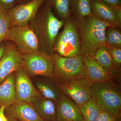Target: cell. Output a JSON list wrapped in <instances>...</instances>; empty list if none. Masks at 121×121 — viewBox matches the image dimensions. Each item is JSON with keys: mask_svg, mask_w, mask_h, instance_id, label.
Segmentation results:
<instances>
[{"mask_svg": "<svg viewBox=\"0 0 121 121\" xmlns=\"http://www.w3.org/2000/svg\"><path fill=\"white\" fill-rule=\"evenodd\" d=\"M52 78L61 86L75 79L85 78L83 57L81 55L72 58H65L54 53Z\"/></svg>", "mask_w": 121, "mask_h": 121, "instance_id": "3957f363", "label": "cell"}, {"mask_svg": "<svg viewBox=\"0 0 121 121\" xmlns=\"http://www.w3.org/2000/svg\"><path fill=\"white\" fill-rule=\"evenodd\" d=\"M92 98L104 111L116 117L119 115L121 107L120 86L111 79L92 84Z\"/></svg>", "mask_w": 121, "mask_h": 121, "instance_id": "277c9868", "label": "cell"}, {"mask_svg": "<svg viewBox=\"0 0 121 121\" xmlns=\"http://www.w3.org/2000/svg\"><path fill=\"white\" fill-rule=\"evenodd\" d=\"M84 62L85 78L91 84L106 82L113 77L112 72L104 69L94 59L89 56H82Z\"/></svg>", "mask_w": 121, "mask_h": 121, "instance_id": "5bb4252c", "label": "cell"}, {"mask_svg": "<svg viewBox=\"0 0 121 121\" xmlns=\"http://www.w3.org/2000/svg\"><path fill=\"white\" fill-rule=\"evenodd\" d=\"M112 56L114 65L117 68L121 64V47H113L108 48Z\"/></svg>", "mask_w": 121, "mask_h": 121, "instance_id": "d4e9b609", "label": "cell"}, {"mask_svg": "<svg viewBox=\"0 0 121 121\" xmlns=\"http://www.w3.org/2000/svg\"><path fill=\"white\" fill-rule=\"evenodd\" d=\"M6 107L5 106H0V121H8L4 113Z\"/></svg>", "mask_w": 121, "mask_h": 121, "instance_id": "f1b7e54d", "label": "cell"}, {"mask_svg": "<svg viewBox=\"0 0 121 121\" xmlns=\"http://www.w3.org/2000/svg\"><path fill=\"white\" fill-rule=\"evenodd\" d=\"M15 81L14 72L7 76L0 84V106L8 107L16 100Z\"/></svg>", "mask_w": 121, "mask_h": 121, "instance_id": "e0dca14e", "label": "cell"}, {"mask_svg": "<svg viewBox=\"0 0 121 121\" xmlns=\"http://www.w3.org/2000/svg\"><path fill=\"white\" fill-rule=\"evenodd\" d=\"M70 12L78 18H82L92 14L90 0H70Z\"/></svg>", "mask_w": 121, "mask_h": 121, "instance_id": "44dd1931", "label": "cell"}, {"mask_svg": "<svg viewBox=\"0 0 121 121\" xmlns=\"http://www.w3.org/2000/svg\"><path fill=\"white\" fill-rule=\"evenodd\" d=\"M31 104L38 114L44 120H56V101L42 95L34 98Z\"/></svg>", "mask_w": 121, "mask_h": 121, "instance_id": "2e32d148", "label": "cell"}, {"mask_svg": "<svg viewBox=\"0 0 121 121\" xmlns=\"http://www.w3.org/2000/svg\"><path fill=\"white\" fill-rule=\"evenodd\" d=\"M15 85L16 98L17 101L31 104L34 98L41 95L22 67L15 72Z\"/></svg>", "mask_w": 121, "mask_h": 121, "instance_id": "8fae6325", "label": "cell"}, {"mask_svg": "<svg viewBox=\"0 0 121 121\" xmlns=\"http://www.w3.org/2000/svg\"><path fill=\"white\" fill-rule=\"evenodd\" d=\"M43 121H57V120H55V121H48V120H44Z\"/></svg>", "mask_w": 121, "mask_h": 121, "instance_id": "d6a6232c", "label": "cell"}, {"mask_svg": "<svg viewBox=\"0 0 121 121\" xmlns=\"http://www.w3.org/2000/svg\"><path fill=\"white\" fill-rule=\"evenodd\" d=\"M52 8L61 18H67L70 13V0H46Z\"/></svg>", "mask_w": 121, "mask_h": 121, "instance_id": "7402d4cb", "label": "cell"}, {"mask_svg": "<svg viewBox=\"0 0 121 121\" xmlns=\"http://www.w3.org/2000/svg\"><path fill=\"white\" fill-rule=\"evenodd\" d=\"M22 67L28 74L52 77L54 69L52 56L39 50L22 55Z\"/></svg>", "mask_w": 121, "mask_h": 121, "instance_id": "8992f818", "label": "cell"}, {"mask_svg": "<svg viewBox=\"0 0 121 121\" xmlns=\"http://www.w3.org/2000/svg\"><path fill=\"white\" fill-rule=\"evenodd\" d=\"M7 41H4L0 43V61L5 51Z\"/></svg>", "mask_w": 121, "mask_h": 121, "instance_id": "f546056e", "label": "cell"}, {"mask_svg": "<svg viewBox=\"0 0 121 121\" xmlns=\"http://www.w3.org/2000/svg\"><path fill=\"white\" fill-rule=\"evenodd\" d=\"M38 91L44 97L57 101L63 93L61 86L55 81L44 80L35 83Z\"/></svg>", "mask_w": 121, "mask_h": 121, "instance_id": "ac0fdd59", "label": "cell"}, {"mask_svg": "<svg viewBox=\"0 0 121 121\" xmlns=\"http://www.w3.org/2000/svg\"><path fill=\"white\" fill-rule=\"evenodd\" d=\"M9 40L14 44L21 55L29 54L39 50L38 39L29 24L11 27Z\"/></svg>", "mask_w": 121, "mask_h": 121, "instance_id": "52a82bcc", "label": "cell"}, {"mask_svg": "<svg viewBox=\"0 0 121 121\" xmlns=\"http://www.w3.org/2000/svg\"><path fill=\"white\" fill-rule=\"evenodd\" d=\"M11 27L7 11L0 8V43L9 41Z\"/></svg>", "mask_w": 121, "mask_h": 121, "instance_id": "603a6c76", "label": "cell"}, {"mask_svg": "<svg viewBox=\"0 0 121 121\" xmlns=\"http://www.w3.org/2000/svg\"><path fill=\"white\" fill-rule=\"evenodd\" d=\"M52 9L45 1L29 24L37 36L39 50L52 56L59 30L64 25L63 21L55 16Z\"/></svg>", "mask_w": 121, "mask_h": 121, "instance_id": "6da1fadb", "label": "cell"}, {"mask_svg": "<svg viewBox=\"0 0 121 121\" xmlns=\"http://www.w3.org/2000/svg\"><path fill=\"white\" fill-rule=\"evenodd\" d=\"M93 58L99 64L108 71L112 72L117 68L109 49L106 47L99 48Z\"/></svg>", "mask_w": 121, "mask_h": 121, "instance_id": "d6986e66", "label": "cell"}, {"mask_svg": "<svg viewBox=\"0 0 121 121\" xmlns=\"http://www.w3.org/2000/svg\"><path fill=\"white\" fill-rule=\"evenodd\" d=\"M117 117L110 113L102 111L95 121H116Z\"/></svg>", "mask_w": 121, "mask_h": 121, "instance_id": "4316f807", "label": "cell"}, {"mask_svg": "<svg viewBox=\"0 0 121 121\" xmlns=\"http://www.w3.org/2000/svg\"><path fill=\"white\" fill-rule=\"evenodd\" d=\"M46 0H32L7 11L11 27L29 24Z\"/></svg>", "mask_w": 121, "mask_h": 121, "instance_id": "ba28073f", "label": "cell"}, {"mask_svg": "<svg viewBox=\"0 0 121 121\" xmlns=\"http://www.w3.org/2000/svg\"><path fill=\"white\" fill-rule=\"evenodd\" d=\"M18 4L17 0H0V8L8 11Z\"/></svg>", "mask_w": 121, "mask_h": 121, "instance_id": "484cf974", "label": "cell"}, {"mask_svg": "<svg viewBox=\"0 0 121 121\" xmlns=\"http://www.w3.org/2000/svg\"><path fill=\"white\" fill-rule=\"evenodd\" d=\"M77 25L80 37V55L94 57L99 48L106 47V30L112 27L93 13L78 18Z\"/></svg>", "mask_w": 121, "mask_h": 121, "instance_id": "7a4b0ae2", "label": "cell"}, {"mask_svg": "<svg viewBox=\"0 0 121 121\" xmlns=\"http://www.w3.org/2000/svg\"><path fill=\"white\" fill-rule=\"evenodd\" d=\"M106 47H121V34L118 30L110 29L106 31Z\"/></svg>", "mask_w": 121, "mask_h": 121, "instance_id": "cb8c5ba5", "label": "cell"}, {"mask_svg": "<svg viewBox=\"0 0 121 121\" xmlns=\"http://www.w3.org/2000/svg\"><path fill=\"white\" fill-rule=\"evenodd\" d=\"M79 107L84 121H95L103 111L92 98Z\"/></svg>", "mask_w": 121, "mask_h": 121, "instance_id": "ffe728a7", "label": "cell"}, {"mask_svg": "<svg viewBox=\"0 0 121 121\" xmlns=\"http://www.w3.org/2000/svg\"><path fill=\"white\" fill-rule=\"evenodd\" d=\"M106 4L114 8H121V0H102Z\"/></svg>", "mask_w": 121, "mask_h": 121, "instance_id": "83f0119b", "label": "cell"}, {"mask_svg": "<svg viewBox=\"0 0 121 121\" xmlns=\"http://www.w3.org/2000/svg\"><path fill=\"white\" fill-rule=\"evenodd\" d=\"M4 113L19 121H43L44 119L36 112L31 104L16 100L11 106L6 107Z\"/></svg>", "mask_w": 121, "mask_h": 121, "instance_id": "9a60e30c", "label": "cell"}, {"mask_svg": "<svg viewBox=\"0 0 121 121\" xmlns=\"http://www.w3.org/2000/svg\"><path fill=\"white\" fill-rule=\"evenodd\" d=\"M90 1L92 13L96 17L112 27H121V8H114L102 0H90Z\"/></svg>", "mask_w": 121, "mask_h": 121, "instance_id": "7c38bea8", "label": "cell"}, {"mask_svg": "<svg viewBox=\"0 0 121 121\" xmlns=\"http://www.w3.org/2000/svg\"><path fill=\"white\" fill-rule=\"evenodd\" d=\"M5 114L8 121H19L8 114Z\"/></svg>", "mask_w": 121, "mask_h": 121, "instance_id": "4dcf8cb0", "label": "cell"}, {"mask_svg": "<svg viewBox=\"0 0 121 121\" xmlns=\"http://www.w3.org/2000/svg\"><path fill=\"white\" fill-rule=\"evenodd\" d=\"M22 55L12 41H7L5 51L0 61V84L7 76L22 67Z\"/></svg>", "mask_w": 121, "mask_h": 121, "instance_id": "30bf717a", "label": "cell"}, {"mask_svg": "<svg viewBox=\"0 0 121 121\" xmlns=\"http://www.w3.org/2000/svg\"><path fill=\"white\" fill-rule=\"evenodd\" d=\"M63 93L80 106L93 97L92 84L85 78L71 80L61 86Z\"/></svg>", "mask_w": 121, "mask_h": 121, "instance_id": "9c48e42d", "label": "cell"}, {"mask_svg": "<svg viewBox=\"0 0 121 121\" xmlns=\"http://www.w3.org/2000/svg\"><path fill=\"white\" fill-rule=\"evenodd\" d=\"M54 51L65 58H72L80 55V37L77 24L67 21L58 38L56 40Z\"/></svg>", "mask_w": 121, "mask_h": 121, "instance_id": "5b68a950", "label": "cell"}, {"mask_svg": "<svg viewBox=\"0 0 121 121\" xmlns=\"http://www.w3.org/2000/svg\"><path fill=\"white\" fill-rule=\"evenodd\" d=\"M56 120L84 121L79 106L64 94L56 101Z\"/></svg>", "mask_w": 121, "mask_h": 121, "instance_id": "4fadbf2b", "label": "cell"}, {"mask_svg": "<svg viewBox=\"0 0 121 121\" xmlns=\"http://www.w3.org/2000/svg\"><path fill=\"white\" fill-rule=\"evenodd\" d=\"M31 0H17L18 4H24V3L29 2V1H30Z\"/></svg>", "mask_w": 121, "mask_h": 121, "instance_id": "1f68e13d", "label": "cell"}]
</instances>
